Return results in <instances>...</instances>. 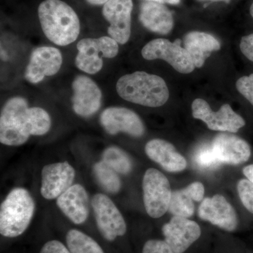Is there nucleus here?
Masks as SVG:
<instances>
[{
  "label": "nucleus",
  "instance_id": "e433bc0d",
  "mask_svg": "<svg viewBox=\"0 0 253 253\" xmlns=\"http://www.w3.org/2000/svg\"><path fill=\"white\" fill-rule=\"evenodd\" d=\"M212 1H229V0H212Z\"/></svg>",
  "mask_w": 253,
  "mask_h": 253
},
{
  "label": "nucleus",
  "instance_id": "f704fd0d",
  "mask_svg": "<svg viewBox=\"0 0 253 253\" xmlns=\"http://www.w3.org/2000/svg\"><path fill=\"white\" fill-rule=\"evenodd\" d=\"M1 58H2V59L4 60V61H6V60L8 59V56H6V54H5L4 51H3V50H1Z\"/></svg>",
  "mask_w": 253,
  "mask_h": 253
},
{
  "label": "nucleus",
  "instance_id": "7c9ffc66",
  "mask_svg": "<svg viewBox=\"0 0 253 253\" xmlns=\"http://www.w3.org/2000/svg\"><path fill=\"white\" fill-rule=\"evenodd\" d=\"M240 49L243 54L253 62V34L243 37L240 43Z\"/></svg>",
  "mask_w": 253,
  "mask_h": 253
},
{
  "label": "nucleus",
  "instance_id": "b1692460",
  "mask_svg": "<svg viewBox=\"0 0 253 253\" xmlns=\"http://www.w3.org/2000/svg\"><path fill=\"white\" fill-rule=\"evenodd\" d=\"M102 161L120 174H126L132 169V162L126 151L117 146H110L102 154Z\"/></svg>",
  "mask_w": 253,
  "mask_h": 253
},
{
  "label": "nucleus",
  "instance_id": "4468645a",
  "mask_svg": "<svg viewBox=\"0 0 253 253\" xmlns=\"http://www.w3.org/2000/svg\"><path fill=\"white\" fill-rule=\"evenodd\" d=\"M165 241L174 253H183L201 235V229L196 221L187 218L173 216L163 226Z\"/></svg>",
  "mask_w": 253,
  "mask_h": 253
},
{
  "label": "nucleus",
  "instance_id": "20e7f679",
  "mask_svg": "<svg viewBox=\"0 0 253 253\" xmlns=\"http://www.w3.org/2000/svg\"><path fill=\"white\" fill-rule=\"evenodd\" d=\"M36 204L29 191L16 188L8 194L0 208V233L8 238L21 235L34 214Z\"/></svg>",
  "mask_w": 253,
  "mask_h": 253
},
{
  "label": "nucleus",
  "instance_id": "a878e982",
  "mask_svg": "<svg viewBox=\"0 0 253 253\" xmlns=\"http://www.w3.org/2000/svg\"><path fill=\"white\" fill-rule=\"evenodd\" d=\"M195 165L200 169H212L217 168L221 164L212 146H204L199 148L194 156Z\"/></svg>",
  "mask_w": 253,
  "mask_h": 253
},
{
  "label": "nucleus",
  "instance_id": "473e14b6",
  "mask_svg": "<svg viewBox=\"0 0 253 253\" xmlns=\"http://www.w3.org/2000/svg\"><path fill=\"white\" fill-rule=\"evenodd\" d=\"M144 1H154L160 4H169L176 5L180 2V0H144Z\"/></svg>",
  "mask_w": 253,
  "mask_h": 253
},
{
  "label": "nucleus",
  "instance_id": "9d476101",
  "mask_svg": "<svg viewBox=\"0 0 253 253\" xmlns=\"http://www.w3.org/2000/svg\"><path fill=\"white\" fill-rule=\"evenodd\" d=\"M132 9V0H109L103 6V16L110 24L108 33L119 44H126L130 38Z\"/></svg>",
  "mask_w": 253,
  "mask_h": 253
},
{
  "label": "nucleus",
  "instance_id": "dca6fc26",
  "mask_svg": "<svg viewBox=\"0 0 253 253\" xmlns=\"http://www.w3.org/2000/svg\"><path fill=\"white\" fill-rule=\"evenodd\" d=\"M200 218L227 231L235 230L238 226L234 208L221 195L203 200L199 209Z\"/></svg>",
  "mask_w": 253,
  "mask_h": 253
},
{
  "label": "nucleus",
  "instance_id": "c756f323",
  "mask_svg": "<svg viewBox=\"0 0 253 253\" xmlns=\"http://www.w3.org/2000/svg\"><path fill=\"white\" fill-rule=\"evenodd\" d=\"M41 253H71L69 249L59 241H50L42 248Z\"/></svg>",
  "mask_w": 253,
  "mask_h": 253
},
{
  "label": "nucleus",
  "instance_id": "2eb2a0df",
  "mask_svg": "<svg viewBox=\"0 0 253 253\" xmlns=\"http://www.w3.org/2000/svg\"><path fill=\"white\" fill-rule=\"evenodd\" d=\"M73 109L78 116L89 117L101 107L102 92L90 78L78 76L72 84Z\"/></svg>",
  "mask_w": 253,
  "mask_h": 253
},
{
  "label": "nucleus",
  "instance_id": "c9c22d12",
  "mask_svg": "<svg viewBox=\"0 0 253 253\" xmlns=\"http://www.w3.org/2000/svg\"><path fill=\"white\" fill-rule=\"evenodd\" d=\"M250 13H251V16L253 18V3L252 5H251V9H250Z\"/></svg>",
  "mask_w": 253,
  "mask_h": 253
},
{
  "label": "nucleus",
  "instance_id": "72a5a7b5",
  "mask_svg": "<svg viewBox=\"0 0 253 253\" xmlns=\"http://www.w3.org/2000/svg\"><path fill=\"white\" fill-rule=\"evenodd\" d=\"M86 1L88 4L98 6V5H104L109 0H86Z\"/></svg>",
  "mask_w": 253,
  "mask_h": 253
},
{
  "label": "nucleus",
  "instance_id": "423d86ee",
  "mask_svg": "<svg viewBox=\"0 0 253 253\" xmlns=\"http://www.w3.org/2000/svg\"><path fill=\"white\" fill-rule=\"evenodd\" d=\"M142 188L148 214L153 218L162 217L168 211L172 194L168 178L158 169L149 168L143 178Z\"/></svg>",
  "mask_w": 253,
  "mask_h": 253
},
{
  "label": "nucleus",
  "instance_id": "0eeeda50",
  "mask_svg": "<svg viewBox=\"0 0 253 253\" xmlns=\"http://www.w3.org/2000/svg\"><path fill=\"white\" fill-rule=\"evenodd\" d=\"M180 42L179 40L171 42L168 40L158 38L147 43L141 50V54L146 60H164L178 72L188 74L194 71L195 66L189 53L181 46Z\"/></svg>",
  "mask_w": 253,
  "mask_h": 253
},
{
  "label": "nucleus",
  "instance_id": "4be33fe9",
  "mask_svg": "<svg viewBox=\"0 0 253 253\" xmlns=\"http://www.w3.org/2000/svg\"><path fill=\"white\" fill-rule=\"evenodd\" d=\"M205 188L199 181H195L185 189L177 190L172 194L168 211L174 216L188 218L194 212V201L204 200Z\"/></svg>",
  "mask_w": 253,
  "mask_h": 253
},
{
  "label": "nucleus",
  "instance_id": "f03ea898",
  "mask_svg": "<svg viewBox=\"0 0 253 253\" xmlns=\"http://www.w3.org/2000/svg\"><path fill=\"white\" fill-rule=\"evenodd\" d=\"M42 29L51 42L66 46L79 36L81 23L76 11L61 0H44L38 7Z\"/></svg>",
  "mask_w": 253,
  "mask_h": 253
},
{
  "label": "nucleus",
  "instance_id": "f8f14e48",
  "mask_svg": "<svg viewBox=\"0 0 253 253\" xmlns=\"http://www.w3.org/2000/svg\"><path fill=\"white\" fill-rule=\"evenodd\" d=\"M75 176L74 168L66 161L46 165L42 170V196L47 200L58 199L72 186Z\"/></svg>",
  "mask_w": 253,
  "mask_h": 253
},
{
  "label": "nucleus",
  "instance_id": "9b49d317",
  "mask_svg": "<svg viewBox=\"0 0 253 253\" xmlns=\"http://www.w3.org/2000/svg\"><path fill=\"white\" fill-rule=\"evenodd\" d=\"M63 58L59 49L52 46H41L33 50L25 72L26 81L33 84L41 83L46 76L59 72Z\"/></svg>",
  "mask_w": 253,
  "mask_h": 253
},
{
  "label": "nucleus",
  "instance_id": "39448f33",
  "mask_svg": "<svg viewBox=\"0 0 253 253\" xmlns=\"http://www.w3.org/2000/svg\"><path fill=\"white\" fill-rule=\"evenodd\" d=\"M78 54L76 65L78 69L88 74H96L101 71L104 62L102 58L116 57L119 50L117 42L111 37L85 38L77 44Z\"/></svg>",
  "mask_w": 253,
  "mask_h": 253
},
{
  "label": "nucleus",
  "instance_id": "2f4dec72",
  "mask_svg": "<svg viewBox=\"0 0 253 253\" xmlns=\"http://www.w3.org/2000/svg\"><path fill=\"white\" fill-rule=\"evenodd\" d=\"M243 172L247 179L253 184V164L245 167L243 169Z\"/></svg>",
  "mask_w": 253,
  "mask_h": 253
},
{
  "label": "nucleus",
  "instance_id": "cd10ccee",
  "mask_svg": "<svg viewBox=\"0 0 253 253\" xmlns=\"http://www.w3.org/2000/svg\"><path fill=\"white\" fill-rule=\"evenodd\" d=\"M236 89L253 106V73L244 76L236 82Z\"/></svg>",
  "mask_w": 253,
  "mask_h": 253
},
{
  "label": "nucleus",
  "instance_id": "5701e85b",
  "mask_svg": "<svg viewBox=\"0 0 253 253\" xmlns=\"http://www.w3.org/2000/svg\"><path fill=\"white\" fill-rule=\"evenodd\" d=\"M66 244L71 253H104L96 241L77 229L68 231Z\"/></svg>",
  "mask_w": 253,
  "mask_h": 253
},
{
  "label": "nucleus",
  "instance_id": "6ab92c4d",
  "mask_svg": "<svg viewBox=\"0 0 253 253\" xmlns=\"http://www.w3.org/2000/svg\"><path fill=\"white\" fill-rule=\"evenodd\" d=\"M146 154L150 159L157 163L169 172H181L186 169L187 163L172 144L163 139L149 141L145 146Z\"/></svg>",
  "mask_w": 253,
  "mask_h": 253
},
{
  "label": "nucleus",
  "instance_id": "6e6552de",
  "mask_svg": "<svg viewBox=\"0 0 253 253\" xmlns=\"http://www.w3.org/2000/svg\"><path fill=\"white\" fill-rule=\"evenodd\" d=\"M192 114L196 119L204 121L211 130L236 133L245 126L246 121L226 104L218 111H213L207 101L195 99L192 103Z\"/></svg>",
  "mask_w": 253,
  "mask_h": 253
},
{
  "label": "nucleus",
  "instance_id": "1a4fd4ad",
  "mask_svg": "<svg viewBox=\"0 0 253 253\" xmlns=\"http://www.w3.org/2000/svg\"><path fill=\"white\" fill-rule=\"evenodd\" d=\"M96 225L105 239L114 241L126 233L124 218L114 203L106 195H95L91 202Z\"/></svg>",
  "mask_w": 253,
  "mask_h": 253
},
{
  "label": "nucleus",
  "instance_id": "412c9836",
  "mask_svg": "<svg viewBox=\"0 0 253 253\" xmlns=\"http://www.w3.org/2000/svg\"><path fill=\"white\" fill-rule=\"evenodd\" d=\"M184 48L189 53L195 68H201L213 51L220 49L219 42L204 32H190L184 39Z\"/></svg>",
  "mask_w": 253,
  "mask_h": 253
},
{
  "label": "nucleus",
  "instance_id": "ddd939ff",
  "mask_svg": "<svg viewBox=\"0 0 253 253\" xmlns=\"http://www.w3.org/2000/svg\"><path fill=\"white\" fill-rule=\"evenodd\" d=\"M100 122L111 135L126 132L134 137H140L145 131L144 123L139 116L126 108H108L101 113Z\"/></svg>",
  "mask_w": 253,
  "mask_h": 253
},
{
  "label": "nucleus",
  "instance_id": "aec40b11",
  "mask_svg": "<svg viewBox=\"0 0 253 253\" xmlns=\"http://www.w3.org/2000/svg\"><path fill=\"white\" fill-rule=\"evenodd\" d=\"M139 20L146 29L158 34L167 35L174 26L171 11L164 4L154 1L141 3Z\"/></svg>",
  "mask_w": 253,
  "mask_h": 253
},
{
  "label": "nucleus",
  "instance_id": "bb28decb",
  "mask_svg": "<svg viewBox=\"0 0 253 253\" xmlns=\"http://www.w3.org/2000/svg\"><path fill=\"white\" fill-rule=\"evenodd\" d=\"M238 193L244 207L253 214V184L249 179H241L238 183Z\"/></svg>",
  "mask_w": 253,
  "mask_h": 253
},
{
  "label": "nucleus",
  "instance_id": "f257e3e1",
  "mask_svg": "<svg viewBox=\"0 0 253 253\" xmlns=\"http://www.w3.org/2000/svg\"><path fill=\"white\" fill-rule=\"evenodd\" d=\"M49 113L40 107H28L27 100L16 96L6 101L0 116V141L7 146H20L30 136H42L49 131Z\"/></svg>",
  "mask_w": 253,
  "mask_h": 253
},
{
  "label": "nucleus",
  "instance_id": "393cba45",
  "mask_svg": "<svg viewBox=\"0 0 253 253\" xmlns=\"http://www.w3.org/2000/svg\"><path fill=\"white\" fill-rule=\"evenodd\" d=\"M93 171L96 180L105 191L111 194H116L120 191L121 181L119 176L104 161L96 163Z\"/></svg>",
  "mask_w": 253,
  "mask_h": 253
},
{
  "label": "nucleus",
  "instance_id": "a211bd4d",
  "mask_svg": "<svg viewBox=\"0 0 253 253\" xmlns=\"http://www.w3.org/2000/svg\"><path fill=\"white\" fill-rule=\"evenodd\" d=\"M58 207L74 224L84 223L89 216V197L81 184L71 186L56 201Z\"/></svg>",
  "mask_w": 253,
  "mask_h": 253
},
{
  "label": "nucleus",
  "instance_id": "c85d7f7f",
  "mask_svg": "<svg viewBox=\"0 0 253 253\" xmlns=\"http://www.w3.org/2000/svg\"><path fill=\"white\" fill-rule=\"evenodd\" d=\"M142 253H174L169 245L161 240H149L144 244Z\"/></svg>",
  "mask_w": 253,
  "mask_h": 253
},
{
  "label": "nucleus",
  "instance_id": "7ed1b4c3",
  "mask_svg": "<svg viewBox=\"0 0 253 253\" xmlns=\"http://www.w3.org/2000/svg\"><path fill=\"white\" fill-rule=\"evenodd\" d=\"M116 90L123 99L148 107H159L169 99L164 80L144 71L123 76L117 82Z\"/></svg>",
  "mask_w": 253,
  "mask_h": 253
},
{
  "label": "nucleus",
  "instance_id": "f3484780",
  "mask_svg": "<svg viewBox=\"0 0 253 253\" xmlns=\"http://www.w3.org/2000/svg\"><path fill=\"white\" fill-rule=\"evenodd\" d=\"M211 146L221 164L236 166L247 162L251 157L249 144L233 134H218L213 139Z\"/></svg>",
  "mask_w": 253,
  "mask_h": 253
}]
</instances>
